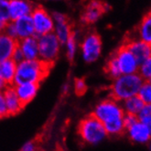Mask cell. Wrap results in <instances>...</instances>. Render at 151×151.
<instances>
[{
	"label": "cell",
	"instance_id": "cell-5",
	"mask_svg": "<svg viewBox=\"0 0 151 151\" xmlns=\"http://www.w3.org/2000/svg\"><path fill=\"white\" fill-rule=\"evenodd\" d=\"M38 44L39 59L48 65L52 66L60 54L63 43L58 40L54 33L51 32L39 36Z\"/></svg>",
	"mask_w": 151,
	"mask_h": 151
},
{
	"label": "cell",
	"instance_id": "cell-36",
	"mask_svg": "<svg viewBox=\"0 0 151 151\" xmlns=\"http://www.w3.org/2000/svg\"><path fill=\"white\" fill-rule=\"evenodd\" d=\"M47 1H63V0H47Z\"/></svg>",
	"mask_w": 151,
	"mask_h": 151
},
{
	"label": "cell",
	"instance_id": "cell-7",
	"mask_svg": "<svg viewBox=\"0 0 151 151\" xmlns=\"http://www.w3.org/2000/svg\"><path fill=\"white\" fill-rule=\"evenodd\" d=\"M32 23L34 26L35 35L37 37L53 32L54 29V20L51 13H50L42 6H35L30 14Z\"/></svg>",
	"mask_w": 151,
	"mask_h": 151
},
{
	"label": "cell",
	"instance_id": "cell-25",
	"mask_svg": "<svg viewBox=\"0 0 151 151\" xmlns=\"http://www.w3.org/2000/svg\"><path fill=\"white\" fill-rule=\"evenodd\" d=\"M137 73L144 81L151 79V55L139 64Z\"/></svg>",
	"mask_w": 151,
	"mask_h": 151
},
{
	"label": "cell",
	"instance_id": "cell-27",
	"mask_svg": "<svg viewBox=\"0 0 151 151\" xmlns=\"http://www.w3.org/2000/svg\"><path fill=\"white\" fill-rule=\"evenodd\" d=\"M137 117L139 121L151 126V104H144L142 109L137 114Z\"/></svg>",
	"mask_w": 151,
	"mask_h": 151
},
{
	"label": "cell",
	"instance_id": "cell-8",
	"mask_svg": "<svg viewBox=\"0 0 151 151\" xmlns=\"http://www.w3.org/2000/svg\"><path fill=\"white\" fill-rule=\"evenodd\" d=\"M114 55L117 60L121 74H131L138 72L139 63L125 44H123Z\"/></svg>",
	"mask_w": 151,
	"mask_h": 151
},
{
	"label": "cell",
	"instance_id": "cell-4",
	"mask_svg": "<svg viewBox=\"0 0 151 151\" xmlns=\"http://www.w3.org/2000/svg\"><path fill=\"white\" fill-rule=\"evenodd\" d=\"M112 81L109 89L110 97L121 103L131 96L137 95L144 80L137 73L121 74Z\"/></svg>",
	"mask_w": 151,
	"mask_h": 151
},
{
	"label": "cell",
	"instance_id": "cell-15",
	"mask_svg": "<svg viewBox=\"0 0 151 151\" xmlns=\"http://www.w3.org/2000/svg\"><path fill=\"white\" fill-rule=\"evenodd\" d=\"M3 91H4V94H5L8 116H13V115L19 114L23 110L25 106L19 100V96L17 95L14 86L13 85L6 86L3 89Z\"/></svg>",
	"mask_w": 151,
	"mask_h": 151
},
{
	"label": "cell",
	"instance_id": "cell-1",
	"mask_svg": "<svg viewBox=\"0 0 151 151\" xmlns=\"http://www.w3.org/2000/svg\"><path fill=\"white\" fill-rule=\"evenodd\" d=\"M92 114L103 123L108 137H119L125 134V112L117 100L109 97L100 101L94 106Z\"/></svg>",
	"mask_w": 151,
	"mask_h": 151
},
{
	"label": "cell",
	"instance_id": "cell-11",
	"mask_svg": "<svg viewBox=\"0 0 151 151\" xmlns=\"http://www.w3.org/2000/svg\"><path fill=\"white\" fill-rule=\"evenodd\" d=\"M136 57L139 64L151 55V45L137 38L130 39L124 43Z\"/></svg>",
	"mask_w": 151,
	"mask_h": 151
},
{
	"label": "cell",
	"instance_id": "cell-30",
	"mask_svg": "<svg viewBox=\"0 0 151 151\" xmlns=\"http://www.w3.org/2000/svg\"><path fill=\"white\" fill-rule=\"evenodd\" d=\"M20 149L22 151H34L37 149V144H36V142L33 140H29L25 142Z\"/></svg>",
	"mask_w": 151,
	"mask_h": 151
},
{
	"label": "cell",
	"instance_id": "cell-18",
	"mask_svg": "<svg viewBox=\"0 0 151 151\" xmlns=\"http://www.w3.org/2000/svg\"><path fill=\"white\" fill-rule=\"evenodd\" d=\"M17 47V40L9 37L4 31L0 32V61L11 59Z\"/></svg>",
	"mask_w": 151,
	"mask_h": 151
},
{
	"label": "cell",
	"instance_id": "cell-12",
	"mask_svg": "<svg viewBox=\"0 0 151 151\" xmlns=\"http://www.w3.org/2000/svg\"><path fill=\"white\" fill-rule=\"evenodd\" d=\"M35 6L31 0H9L10 19L15 20L22 17L30 16Z\"/></svg>",
	"mask_w": 151,
	"mask_h": 151
},
{
	"label": "cell",
	"instance_id": "cell-13",
	"mask_svg": "<svg viewBox=\"0 0 151 151\" xmlns=\"http://www.w3.org/2000/svg\"><path fill=\"white\" fill-rule=\"evenodd\" d=\"M13 86L17 95L19 96V100L24 104V106L29 104L31 101L34 100L35 97L37 96L40 89L39 83H19V84H14Z\"/></svg>",
	"mask_w": 151,
	"mask_h": 151
},
{
	"label": "cell",
	"instance_id": "cell-17",
	"mask_svg": "<svg viewBox=\"0 0 151 151\" xmlns=\"http://www.w3.org/2000/svg\"><path fill=\"white\" fill-rule=\"evenodd\" d=\"M17 64V63L12 58L0 61V80L5 86L14 85Z\"/></svg>",
	"mask_w": 151,
	"mask_h": 151
},
{
	"label": "cell",
	"instance_id": "cell-6",
	"mask_svg": "<svg viewBox=\"0 0 151 151\" xmlns=\"http://www.w3.org/2000/svg\"><path fill=\"white\" fill-rule=\"evenodd\" d=\"M80 54L85 63H94L100 59L103 52V41L99 34L89 32L83 37L79 44Z\"/></svg>",
	"mask_w": 151,
	"mask_h": 151
},
{
	"label": "cell",
	"instance_id": "cell-33",
	"mask_svg": "<svg viewBox=\"0 0 151 151\" xmlns=\"http://www.w3.org/2000/svg\"><path fill=\"white\" fill-rule=\"evenodd\" d=\"M12 59L16 61L17 63H20L21 60H24V57H23V54H22V52L19 50V49L17 47V49L15 50L14 53H13V55H12Z\"/></svg>",
	"mask_w": 151,
	"mask_h": 151
},
{
	"label": "cell",
	"instance_id": "cell-21",
	"mask_svg": "<svg viewBox=\"0 0 151 151\" xmlns=\"http://www.w3.org/2000/svg\"><path fill=\"white\" fill-rule=\"evenodd\" d=\"M122 107L124 109L125 114H129L133 115H137L139 111L144 106V103L138 97V95L131 96L129 98L126 99L125 101L121 102Z\"/></svg>",
	"mask_w": 151,
	"mask_h": 151
},
{
	"label": "cell",
	"instance_id": "cell-3",
	"mask_svg": "<svg viewBox=\"0 0 151 151\" xmlns=\"http://www.w3.org/2000/svg\"><path fill=\"white\" fill-rule=\"evenodd\" d=\"M77 134L83 143L89 146H97L108 137L103 123L92 114L79 122Z\"/></svg>",
	"mask_w": 151,
	"mask_h": 151
},
{
	"label": "cell",
	"instance_id": "cell-23",
	"mask_svg": "<svg viewBox=\"0 0 151 151\" xmlns=\"http://www.w3.org/2000/svg\"><path fill=\"white\" fill-rule=\"evenodd\" d=\"M104 69H105L106 74H107L108 77L112 80L118 77L119 75H121V72H120V69H119V66L117 63V60H116V59H115L114 54L107 60Z\"/></svg>",
	"mask_w": 151,
	"mask_h": 151
},
{
	"label": "cell",
	"instance_id": "cell-16",
	"mask_svg": "<svg viewBox=\"0 0 151 151\" xmlns=\"http://www.w3.org/2000/svg\"><path fill=\"white\" fill-rule=\"evenodd\" d=\"M17 48L22 52L24 60L39 59V44L37 36L17 40Z\"/></svg>",
	"mask_w": 151,
	"mask_h": 151
},
{
	"label": "cell",
	"instance_id": "cell-29",
	"mask_svg": "<svg viewBox=\"0 0 151 151\" xmlns=\"http://www.w3.org/2000/svg\"><path fill=\"white\" fill-rule=\"evenodd\" d=\"M6 116H8V114H7L5 94L3 90H0V119Z\"/></svg>",
	"mask_w": 151,
	"mask_h": 151
},
{
	"label": "cell",
	"instance_id": "cell-35",
	"mask_svg": "<svg viewBox=\"0 0 151 151\" xmlns=\"http://www.w3.org/2000/svg\"><path fill=\"white\" fill-rule=\"evenodd\" d=\"M148 148H149V150H151V140L148 142Z\"/></svg>",
	"mask_w": 151,
	"mask_h": 151
},
{
	"label": "cell",
	"instance_id": "cell-26",
	"mask_svg": "<svg viewBox=\"0 0 151 151\" xmlns=\"http://www.w3.org/2000/svg\"><path fill=\"white\" fill-rule=\"evenodd\" d=\"M9 21V0H0V23L6 25Z\"/></svg>",
	"mask_w": 151,
	"mask_h": 151
},
{
	"label": "cell",
	"instance_id": "cell-10",
	"mask_svg": "<svg viewBox=\"0 0 151 151\" xmlns=\"http://www.w3.org/2000/svg\"><path fill=\"white\" fill-rule=\"evenodd\" d=\"M107 9V5L101 0H91L84 7L81 16V20L86 25L95 24Z\"/></svg>",
	"mask_w": 151,
	"mask_h": 151
},
{
	"label": "cell",
	"instance_id": "cell-24",
	"mask_svg": "<svg viewBox=\"0 0 151 151\" xmlns=\"http://www.w3.org/2000/svg\"><path fill=\"white\" fill-rule=\"evenodd\" d=\"M137 95L145 104H151V83L144 81L139 88Z\"/></svg>",
	"mask_w": 151,
	"mask_h": 151
},
{
	"label": "cell",
	"instance_id": "cell-22",
	"mask_svg": "<svg viewBox=\"0 0 151 151\" xmlns=\"http://www.w3.org/2000/svg\"><path fill=\"white\" fill-rule=\"evenodd\" d=\"M73 29L72 28V25L70 24L69 20L57 22L54 25V29H53V33L55 36L58 38V40L61 42L64 43L73 34Z\"/></svg>",
	"mask_w": 151,
	"mask_h": 151
},
{
	"label": "cell",
	"instance_id": "cell-20",
	"mask_svg": "<svg viewBox=\"0 0 151 151\" xmlns=\"http://www.w3.org/2000/svg\"><path fill=\"white\" fill-rule=\"evenodd\" d=\"M79 44H80L79 34L73 30V34L70 35V37L63 44V46L64 47L65 54L70 60H74V58L78 54Z\"/></svg>",
	"mask_w": 151,
	"mask_h": 151
},
{
	"label": "cell",
	"instance_id": "cell-31",
	"mask_svg": "<svg viewBox=\"0 0 151 151\" xmlns=\"http://www.w3.org/2000/svg\"><path fill=\"white\" fill-rule=\"evenodd\" d=\"M51 15H52V17H53V20H54V23L68 20V17H67V16H66L64 13H63V12H60V11H55V12L51 13Z\"/></svg>",
	"mask_w": 151,
	"mask_h": 151
},
{
	"label": "cell",
	"instance_id": "cell-14",
	"mask_svg": "<svg viewBox=\"0 0 151 151\" xmlns=\"http://www.w3.org/2000/svg\"><path fill=\"white\" fill-rule=\"evenodd\" d=\"M11 21L15 28L17 40H23L32 36H36L30 16L22 17L20 19L11 20Z\"/></svg>",
	"mask_w": 151,
	"mask_h": 151
},
{
	"label": "cell",
	"instance_id": "cell-37",
	"mask_svg": "<svg viewBox=\"0 0 151 151\" xmlns=\"http://www.w3.org/2000/svg\"><path fill=\"white\" fill-rule=\"evenodd\" d=\"M150 133H151V126H150Z\"/></svg>",
	"mask_w": 151,
	"mask_h": 151
},
{
	"label": "cell",
	"instance_id": "cell-34",
	"mask_svg": "<svg viewBox=\"0 0 151 151\" xmlns=\"http://www.w3.org/2000/svg\"><path fill=\"white\" fill-rule=\"evenodd\" d=\"M5 87H6V86H5V84L2 83L1 80H0V90H3V89H4Z\"/></svg>",
	"mask_w": 151,
	"mask_h": 151
},
{
	"label": "cell",
	"instance_id": "cell-32",
	"mask_svg": "<svg viewBox=\"0 0 151 151\" xmlns=\"http://www.w3.org/2000/svg\"><path fill=\"white\" fill-rule=\"evenodd\" d=\"M4 32H5L6 35H8L9 37L16 39V31H15V28H14V25H13L12 21H9V22H8V23L6 24V28H5V29H4ZM16 40H17V39H16Z\"/></svg>",
	"mask_w": 151,
	"mask_h": 151
},
{
	"label": "cell",
	"instance_id": "cell-9",
	"mask_svg": "<svg viewBox=\"0 0 151 151\" xmlns=\"http://www.w3.org/2000/svg\"><path fill=\"white\" fill-rule=\"evenodd\" d=\"M126 134L129 140L135 144L146 145L151 140L150 127L138 119L126 128Z\"/></svg>",
	"mask_w": 151,
	"mask_h": 151
},
{
	"label": "cell",
	"instance_id": "cell-19",
	"mask_svg": "<svg viewBox=\"0 0 151 151\" xmlns=\"http://www.w3.org/2000/svg\"><path fill=\"white\" fill-rule=\"evenodd\" d=\"M137 38L151 45V11L142 19L137 29Z\"/></svg>",
	"mask_w": 151,
	"mask_h": 151
},
{
	"label": "cell",
	"instance_id": "cell-2",
	"mask_svg": "<svg viewBox=\"0 0 151 151\" xmlns=\"http://www.w3.org/2000/svg\"><path fill=\"white\" fill-rule=\"evenodd\" d=\"M50 67L40 59L23 60L17 64L14 84L25 83L40 84L49 74Z\"/></svg>",
	"mask_w": 151,
	"mask_h": 151
},
{
	"label": "cell",
	"instance_id": "cell-28",
	"mask_svg": "<svg viewBox=\"0 0 151 151\" xmlns=\"http://www.w3.org/2000/svg\"><path fill=\"white\" fill-rule=\"evenodd\" d=\"M87 83L85 82V80L83 78H77L74 80L73 83V90L76 94L78 95H82L86 93L87 91Z\"/></svg>",
	"mask_w": 151,
	"mask_h": 151
}]
</instances>
